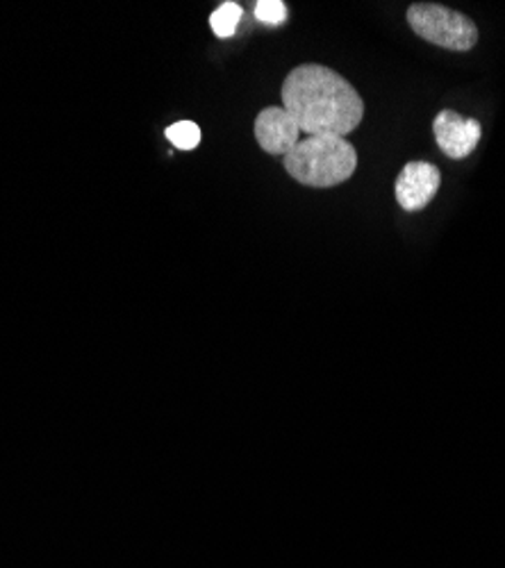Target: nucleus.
<instances>
[{
    "mask_svg": "<svg viewBox=\"0 0 505 568\" xmlns=\"http://www.w3.org/2000/svg\"><path fill=\"white\" fill-rule=\"evenodd\" d=\"M442 182L440 169L428 162H407L396 178V203L405 212H422L437 194Z\"/></svg>",
    "mask_w": 505,
    "mask_h": 568,
    "instance_id": "nucleus-5",
    "label": "nucleus"
},
{
    "mask_svg": "<svg viewBox=\"0 0 505 568\" xmlns=\"http://www.w3.org/2000/svg\"><path fill=\"white\" fill-rule=\"evenodd\" d=\"M285 171L301 184L331 189L357 169V153L344 136L307 134L283 158Z\"/></svg>",
    "mask_w": 505,
    "mask_h": 568,
    "instance_id": "nucleus-2",
    "label": "nucleus"
},
{
    "mask_svg": "<svg viewBox=\"0 0 505 568\" xmlns=\"http://www.w3.org/2000/svg\"><path fill=\"white\" fill-rule=\"evenodd\" d=\"M407 26L424 41L455 53L472 51L478 41V28L467 14L437 3L410 6Z\"/></svg>",
    "mask_w": 505,
    "mask_h": 568,
    "instance_id": "nucleus-3",
    "label": "nucleus"
},
{
    "mask_svg": "<svg viewBox=\"0 0 505 568\" xmlns=\"http://www.w3.org/2000/svg\"><path fill=\"white\" fill-rule=\"evenodd\" d=\"M301 128L283 108H266L255 119V139L264 153L269 155H287L299 141Z\"/></svg>",
    "mask_w": 505,
    "mask_h": 568,
    "instance_id": "nucleus-6",
    "label": "nucleus"
},
{
    "mask_svg": "<svg viewBox=\"0 0 505 568\" xmlns=\"http://www.w3.org/2000/svg\"><path fill=\"white\" fill-rule=\"evenodd\" d=\"M255 19L264 26H281L287 19V8L281 0H260L255 3Z\"/></svg>",
    "mask_w": 505,
    "mask_h": 568,
    "instance_id": "nucleus-9",
    "label": "nucleus"
},
{
    "mask_svg": "<svg viewBox=\"0 0 505 568\" xmlns=\"http://www.w3.org/2000/svg\"><path fill=\"white\" fill-rule=\"evenodd\" d=\"M166 139L180 151H194L201 144V128L192 121H178L166 128Z\"/></svg>",
    "mask_w": 505,
    "mask_h": 568,
    "instance_id": "nucleus-8",
    "label": "nucleus"
},
{
    "mask_svg": "<svg viewBox=\"0 0 505 568\" xmlns=\"http://www.w3.org/2000/svg\"><path fill=\"white\" fill-rule=\"evenodd\" d=\"M433 132L440 151L451 160L469 158L483 134L481 121L461 116L453 110H442L433 121Z\"/></svg>",
    "mask_w": 505,
    "mask_h": 568,
    "instance_id": "nucleus-4",
    "label": "nucleus"
},
{
    "mask_svg": "<svg viewBox=\"0 0 505 568\" xmlns=\"http://www.w3.org/2000/svg\"><path fill=\"white\" fill-rule=\"evenodd\" d=\"M242 14L244 10L238 6V3H223L216 12H212L210 17V26H212V32L221 39H228L233 37L238 32V26L242 21Z\"/></svg>",
    "mask_w": 505,
    "mask_h": 568,
    "instance_id": "nucleus-7",
    "label": "nucleus"
},
{
    "mask_svg": "<svg viewBox=\"0 0 505 568\" xmlns=\"http://www.w3.org/2000/svg\"><path fill=\"white\" fill-rule=\"evenodd\" d=\"M283 110L305 134H351L364 116L355 87L321 64H301L283 82Z\"/></svg>",
    "mask_w": 505,
    "mask_h": 568,
    "instance_id": "nucleus-1",
    "label": "nucleus"
}]
</instances>
